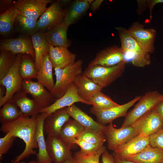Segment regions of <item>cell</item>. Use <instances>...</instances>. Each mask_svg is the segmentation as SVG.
Returning <instances> with one entry per match:
<instances>
[{
    "label": "cell",
    "mask_w": 163,
    "mask_h": 163,
    "mask_svg": "<svg viewBox=\"0 0 163 163\" xmlns=\"http://www.w3.org/2000/svg\"><path fill=\"white\" fill-rule=\"evenodd\" d=\"M37 124V116L30 117H22L14 122L2 124V132L10 133L16 138L22 139L25 144L22 152L10 163H18L30 155H37L34 149L38 148L35 138Z\"/></svg>",
    "instance_id": "cell-1"
},
{
    "label": "cell",
    "mask_w": 163,
    "mask_h": 163,
    "mask_svg": "<svg viewBox=\"0 0 163 163\" xmlns=\"http://www.w3.org/2000/svg\"><path fill=\"white\" fill-rule=\"evenodd\" d=\"M126 63L123 61L111 67L99 65L88 67L82 74L103 88L110 85L122 75Z\"/></svg>",
    "instance_id": "cell-2"
},
{
    "label": "cell",
    "mask_w": 163,
    "mask_h": 163,
    "mask_svg": "<svg viewBox=\"0 0 163 163\" xmlns=\"http://www.w3.org/2000/svg\"><path fill=\"white\" fill-rule=\"evenodd\" d=\"M82 60L80 59L64 68L54 69L56 81L51 92L56 99L62 96L76 78L82 74Z\"/></svg>",
    "instance_id": "cell-3"
},
{
    "label": "cell",
    "mask_w": 163,
    "mask_h": 163,
    "mask_svg": "<svg viewBox=\"0 0 163 163\" xmlns=\"http://www.w3.org/2000/svg\"><path fill=\"white\" fill-rule=\"evenodd\" d=\"M163 99V94L157 91H149L141 97L133 109L127 113L121 127L132 126L136 121L154 108Z\"/></svg>",
    "instance_id": "cell-4"
},
{
    "label": "cell",
    "mask_w": 163,
    "mask_h": 163,
    "mask_svg": "<svg viewBox=\"0 0 163 163\" xmlns=\"http://www.w3.org/2000/svg\"><path fill=\"white\" fill-rule=\"evenodd\" d=\"M22 54L17 55L15 62L6 75L0 79V85L4 87L6 94L0 107L7 101L12 99L14 94L21 90L23 79L20 72V67Z\"/></svg>",
    "instance_id": "cell-5"
},
{
    "label": "cell",
    "mask_w": 163,
    "mask_h": 163,
    "mask_svg": "<svg viewBox=\"0 0 163 163\" xmlns=\"http://www.w3.org/2000/svg\"><path fill=\"white\" fill-rule=\"evenodd\" d=\"M67 9L64 8L59 0L53 2L37 20L39 31L46 33L55 26L62 23Z\"/></svg>",
    "instance_id": "cell-6"
},
{
    "label": "cell",
    "mask_w": 163,
    "mask_h": 163,
    "mask_svg": "<svg viewBox=\"0 0 163 163\" xmlns=\"http://www.w3.org/2000/svg\"><path fill=\"white\" fill-rule=\"evenodd\" d=\"M103 133L108 149L113 151L138 135L132 126L117 129L113 126L112 122L106 126Z\"/></svg>",
    "instance_id": "cell-7"
},
{
    "label": "cell",
    "mask_w": 163,
    "mask_h": 163,
    "mask_svg": "<svg viewBox=\"0 0 163 163\" xmlns=\"http://www.w3.org/2000/svg\"><path fill=\"white\" fill-rule=\"evenodd\" d=\"M140 46L144 51L152 54L154 53V43L157 31L153 28L145 29L138 21L133 23L128 30Z\"/></svg>",
    "instance_id": "cell-8"
},
{
    "label": "cell",
    "mask_w": 163,
    "mask_h": 163,
    "mask_svg": "<svg viewBox=\"0 0 163 163\" xmlns=\"http://www.w3.org/2000/svg\"><path fill=\"white\" fill-rule=\"evenodd\" d=\"M45 87L38 82H34L31 79H24L21 90L26 94L31 95L34 99L43 108L50 106L56 100L51 92Z\"/></svg>",
    "instance_id": "cell-9"
},
{
    "label": "cell",
    "mask_w": 163,
    "mask_h": 163,
    "mask_svg": "<svg viewBox=\"0 0 163 163\" xmlns=\"http://www.w3.org/2000/svg\"><path fill=\"white\" fill-rule=\"evenodd\" d=\"M131 126L138 135L149 136L163 128V119L153 108Z\"/></svg>",
    "instance_id": "cell-10"
},
{
    "label": "cell",
    "mask_w": 163,
    "mask_h": 163,
    "mask_svg": "<svg viewBox=\"0 0 163 163\" xmlns=\"http://www.w3.org/2000/svg\"><path fill=\"white\" fill-rule=\"evenodd\" d=\"M141 96H137L133 99L123 104L102 110H98L93 107L91 108V113L96 117L97 122L105 125L112 122L119 117L126 116L128 109L138 101Z\"/></svg>",
    "instance_id": "cell-11"
},
{
    "label": "cell",
    "mask_w": 163,
    "mask_h": 163,
    "mask_svg": "<svg viewBox=\"0 0 163 163\" xmlns=\"http://www.w3.org/2000/svg\"><path fill=\"white\" fill-rule=\"evenodd\" d=\"M46 142L47 153L54 163H64L72 156L70 148L59 136H47Z\"/></svg>",
    "instance_id": "cell-12"
},
{
    "label": "cell",
    "mask_w": 163,
    "mask_h": 163,
    "mask_svg": "<svg viewBox=\"0 0 163 163\" xmlns=\"http://www.w3.org/2000/svg\"><path fill=\"white\" fill-rule=\"evenodd\" d=\"M150 145L149 136L139 135L133 138L113 151L119 158L126 160L142 152Z\"/></svg>",
    "instance_id": "cell-13"
},
{
    "label": "cell",
    "mask_w": 163,
    "mask_h": 163,
    "mask_svg": "<svg viewBox=\"0 0 163 163\" xmlns=\"http://www.w3.org/2000/svg\"><path fill=\"white\" fill-rule=\"evenodd\" d=\"M0 50H6L17 55L28 54L35 60V53L31 37L24 35L0 40Z\"/></svg>",
    "instance_id": "cell-14"
},
{
    "label": "cell",
    "mask_w": 163,
    "mask_h": 163,
    "mask_svg": "<svg viewBox=\"0 0 163 163\" xmlns=\"http://www.w3.org/2000/svg\"><path fill=\"white\" fill-rule=\"evenodd\" d=\"M123 61V54L121 47L114 45L104 48L96 54L89 63L88 67L95 65L111 67Z\"/></svg>",
    "instance_id": "cell-15"
},
{
    "label": "cell",
    "mask_w": 163,
    "mask_h": 163,
    "mask_svg": "<svg viewBox=\"0 0 163 163\" xmlns=\"http://www.w3.org/2000/svg\"><path fill=\"white\" fill-rule=\"evenodd\" d=\"M51 0H18L13 3L18 11L19 14L37 20L47 8Z\"/></svg>",
    "instance_id": "cell-16"
},
{
    "label": "cell",
    "mask_w": 163,
    "mask_h": 163,
    "mask_svg": "<svg viewBox=\"0 0 163 163\" xmlns=\"http://www.w3.org/2000/svg\"><path fill=\"white\" fill-rule=\"evenodd\" d=\"M78 102L87 105H91L90 102L84 100L79 96L77 87L73 83L62 96L56 99L55 102L50 106L42 109L40 113H45L47 117L57 110L67 107Z\"/></svg>",
    "instance_id": "cell-17"
},
{
    "label": "cell",
    "mask_w": 163,
    "mask_h": 163,
    "mask_svg": "<svg viewBox=\"0 0 163 163\" xmlns=\"http://www.w3.org/2000/svg\"><path fill=\"white\" fill-rule=\"evenodd\" d=\"M66 107L57 110L45 118L43 123L44 134L47 136H58L65 123L70 119Z\"/></svg>",
    "instance_id": "cell-18"
},
{
    "label": "cell",
    "mask_w": 163,
    "mask_h": 163,
    "mask_svg": "<svg viewBox=\"0 0 163 163\" xmlns=\"http://www.w3.org/2000/svg\"><path fill=\"white\" fill-rule=\"evenodd\" d=\"M49 56L53 68H63L75 62L76 55L67 48L54 47L49 45Z\"/></svg>",
    "instance_id": "cell-19"
},
{
    "label": "cell",
    "mask_w": 163,
    "mask_h": 163,
    "mask_svg": "<svg viewBox=\"0 0 163 163\" xmlns=\"http://www.w3.org/2000/svg\"><path fill=\"white\" fill-rule=\"evenodd\" d=\"M12 100L20 109L23 117L37 116L42 108L35 100L28 97L26 94L22 90L14 94Z\"/></svg>",
    "instance_id": "cell-20"
},
{
    "label": "cell",
    "mask_w": 163,
    "mask_h": 163,
    "mask_svg": "<svg viewBox=\"0 0 163 163\" xmlns=\"http://www.w3.org/2000/svg\"><path fill=\"white\" fill-rule=\"evenodd\" d=\"M69 27L63 22L45 33L46 40L49 45L54 47L68 48L72 41L67 37Z\"/></svg>",
    "instance_id": "cell-21"
},
{
    "label": "cell",
    "mask_w": 163,
    "mask_h": 163,
    "mask_svg": "<svg viewBox=\"0 0 163 163\" xmlns=\"http://www.w3.org/2000/svg\"><path fill=\"white\" fill-rule=\"evenodd\" d=\"M93 0H76L73 1L67 8L63 22L69 27L76 23L90 7Z\"/></svg>",
    "instance_id": "cell-22"
},
{
    "label": "cell",
    "mask_w": 163,
    "mask_h": 163,
    "mask_svg": "<svg viewBox=\"0 0 163 163\" xmlns=\"http://www.w3.org/2000/svg\"><path fill=\"white\" fill-rule=\"evenodd\" d=\"M67 111L70 115L85 128L103 132L106 126L96 121L74 104L66 107Z\"/></svg>",
    "instance_id": "cell-23"
},
{
    "label": "cell",
    "mask_w": 163,
    "mask_h": 163,
    "mask_svg": "<svg viewBox=\"0 0 163 163\" xmlns=\"http://www.w3.org/2000/svg\"><path fill=\"white\" fill-rule=\"evenodd\" d=\"M46 117V115L44 113H40L37 116V124L35 138L39 151L36 155V161L40 163H52L53 162L46 151V142L44 135L43 123Z\"/></svg>",
    "instance_id": "cell-24"
},
{
    "label": "cell",
    "mask_w": 163,
    "mask_h": 163,
    "mask_svg": "<svg viewBox=\"0 0 163 163\" xmlns=\"http://www.w3.org/2000/svg\"><path fill=\"white\" fill-rule=\"evenodd\" d=\"M84 128L76 121L70 119L64 125L58 136L72 149L77 145L74 141Z\"/></svg>",
    "instance_id": "cell-25"
},
{
    "label": "cell",
    "mask_w": 163,
    "mask_h": 163,
    "mask_svg": "<svg viewBox=\"0 0 163 163\" xmlns=\"http://www.w3.org/2000/svg\"><path fill=\"white\" fill-rule=\"evenodd\" d=\"M73 83L77 87L79 96L88 101L93 94L103 88L83 74L77 76Z\"/></svg>",
    "instance_id": "cell-26"
},
{
    "label": "cell",
    "mask_w": 163,
    "mask_h": 163,
    "mask_svg": "<svg viewBox=\"0 0 163 163\" xmlns=\"http://www.w3.org/2000/svg\"><path fill=\"white\" fill-rule=\"evenodd\" d=\"M49 53H46L43 56L36 78L38 82L51 92L54 86L55 83L53 77V67L49 59Z\"/></svg>",
    "instance_id": "cell-27"
},
{
    "label": "cell",
    "mask_w": 163,
    "mask_h": 163,
    "mask_svg": "<svg viewBox=\"0 0 163 163\" xmlns=\"http://www.w3.org/2000/svg\"><path fill=\"white\" fill-rule=\"evenodd\" d=\"M31 37L35 53V63L38 71L44 55L49 52V44L46 40L45 33L38 31Z\"/></svg>",
    "instance_id": "cell-28"
},
{
    "label": "cell",
    "mask_w": 163,
    "mask_h": 163,
    "mask_svg": "<svg viewBox=\"0 0 163 163\" xmlns=\"http://www.w3.org/2000/svg\"><path fill=\"white\" fill-rule=\"evenodd\" d=\"M126 160L138 163H163V150L150 145L142 152Z\"/></svg>",
    "instance_id": "cell-29"
},
{
    "label": "cell",
    "mask_w": 163,
    "mask_h": 163,
    "mask_svg": "<svg viewBox=\"0 0 163 163\" xmlns=\"http://www.w3.org/2000/svg\"><path fill=\"white\" fill-rule=\"evenodd\" d=\"M19 14L18 10L13 4L0 15V34L8 36L12 32L16 18Z\"/></svg>",
    "instance_id": "cell-30"
},
{
    "label": "cell",
    "mask_w": 163,
    "mask_h": 163,
    "mask_svg": "<svg viewBox=\"0 0 163 163\" xmlns=\"http://www.w3.org/2000/svg\"><path fill=\"white\" fill-rule=\"evenodd\" d=\"M0 110V122L2 124L14 122L23 117L18 107L12 99L5 102Z\"/></svg>",
    "instance_id": "cell-31"
},
{
    "label": "cell",
    "mask_w": 163,
    "mask_h": 163,
    "mask_svg": "<svg viewBox=\"0 0 163 163\" xmlns=\"http://www.w3.org/2000/svg\"><path fill=\"white\" fill-rule=\"evenodd\" d=\"M37 20L18 14L16 18L14 25L18 32L24 35L31 37L39 31Z\"/></svg>",
    "instance_id": "cell-32"
},
{
    "label": "cell",
    "mask_w": 163,
    "mask_h": 163,
    "mask_svg": "<svg viewBox=\"0 0 163 163\" xmlns=\"http://www.w3.org/2000/svg\"><path fill=\"white\" fill-rule=\"evenodd\" d=\"M115 29L118 34L122 50L147 52L140 46L128 30L122 27H117Z\"/></svg>",
    "instance_id": "cell-33"
},
{
    "label": "cell",
    "mask_w": 163,
    "mask_h": 163,
    "mask_svg": "<svg viewBox=\"0 0 163 163\" xmlns=\"http://www.w3.org/2000/svg\"><path fill=\"white\" fill-rule=\"evenodd\" d=\"M122 50L123 54V61L126 63L130 62L135 67L141 68L151 63L150 53H149Z\"/></svg>",
    "instance_id": "cell-34"
},
{
    "label": "cell",
    "mask_w": 163,
    "mask_h": 163,
    "mask_svg": "<svg viewBox=\"0 0 163 163\" xmlns=\"http://www.w3.org/2000/svg\"><path fill=\"white\" fill-rule=\"evenodd\" d=\"M20 72L23 80L37 78L38 71L35 60L30 55L22 54L20 63Z\"/></svg>",
    "instance_id": "cell-35"
},
{
    "label": "cell",
    "mask_w": 163,
    "mask_h": 163,
    "mask_svg": "<svg viewBox=\"0 0 163 163\" xmlns=\"http://www.w3.org/2000/svg\"><path fill=\"white\" fill-rule=\"evenodd\" d=\"M88 101L93 105V108L98 110L108 109L119 105L101 91H97L93 94Z\"/></svg>",
    "instance_id": "cell-36"
},
{
    "label": "cell",
    "mask_w": 163,
    "mask_h": 163,
    "mask_svg": "<svg viewBox=\"0 0 163 163\" xmlns=\"http://www.w3.org/2000/svg\"><path fill=\"white\" fill-rule=\"evenodd\" d=\"M76 139L91 144L101 145H103L106 141L103 132L97 131L87 128H84Z\"/></svg>",
    "instance_id": "cell-37"
},
{
    "label": "cell",
    "mask_w": 163,
    "mask_h": 163,
    "mask_svg": "<svg viewBox=\"0 0 163 163\" xmlns=\"http://www.w3.org/2000/svg\"><path fill=\"white\" fill-rule=\"evenodd\" d=\"M17 55L6 50L0 51V79L8 73L14 64Z\"/></svg>",
    "instance_id": "cell-38"
},
{
    "label": "cell",
    "mask_w": 163,
    "mask_h": 163,
    "mask_svg": "<svg viewBox=\"0 0 163 163\" xmlns=\"http://www.w3.org/2000/svg\"><path fill=\"white\" fill-rule=\"evenodd\" d=\"M106 150L104 146L98 152L92 153L85 154L79 151L74 154L73 157L77 163H99L101 156Z\"/></svg>",
    "instance_id": "cell-39"
},
{
    "label": "cell",
    "mask_w": 163,
    "mask_h": 163,
    "mask_svg": "<svg viewBox=\"0 0 163 163\" xmlns=\"http://www.w3.org/2000/svg\"><path fill=\"white\" fill-rule=\"evenodd\" d=\"M16 137L9 132L6 133L5 136L0 138V157L7 153L11 148Z\"/></svg>",
    "instance_id": "cell-40"
},
{
    "label": "cell",
    "mask_w": 163,
    "mask_h": 163,
    "mask_svg": "<svg viewBox=\"0 0 163 163\" xmlns=\"http://www.w3.org/2000/svg\"><path fill=\"white\" fill-rule=\"evenodd\" d=\"M74 143L79 146L80 151L85 154H90L96 152L101 149L104 145L89 143L82 140L75 139Z\"/></svg>",
    "instance_id": "cell-41"
},
{
    "label": "cell",
    "mask_w": 163,
    "mask_h": 163,
    "mask_svg": "<svg viewBox=\"0 0 163 163\" xmlns=\"http://www.w3.org/2000/svg\"><path fill=\"white\" fill-rule=\"evenodd\" d=\"M149 137L151 146L163 150V128Z\"/></svg>",
    "instance_id": "cell-42"
},
{
    "label": "cell",
    "mask_w": 163,
    "mask_h": 163,
    "mask_svg": "<svg viewBox=\"0 0 163 163\" xmlns=\"http://www.w3.org/2000/svg\"><path fill=\"white\" fill-rule=\"evenodd\" d=\"M12 0H0V14L4 12L10 8L13 5Z\"/></svg>",
    "instance_id": "cell-43"
},
{
    "label": "cell",
    "mask_w": 163,
    "mask_h": 163,
    "mask_svg": "<svg viewBox=\"0 0 163 163\" xmlns=\"http://www.w3.org/2000/svg\"><path fill=\"white\" fill-rule=\"evenodd\" d=\"M146 1L147 7L149 10V19L151 21L152 18V12L154 7L158 4L163 3V0H146Z\"/></svg>",
    "instance_id": "cell-44"
},
{
    "label": "cell",
    "mask_w": 163,
    "mask_h": 163,
    "mask_svg": "<svg viewBox=\"0 0 163 163\" xmlns=\"http://www.w3.org/2000/svg\"><path fill=\"white\" fill-rule=\"evenodd\" d=\"M101 163H115L113 155L106 150L102 155Z\"/></svg>",
    "instance_id": "cell-45"
},
{
    "label": "cell",
    "mask_w": 163,
    "mask_h": 163,
    "mask_svg": "<svg viewBox=\"0 0 163 163\" xmlns=\"http://www.w3.org/2000/svg\"><path fill=\"white\" fill-rule=\"evenodd\" d=\"M104 1L103 0H94L90 4V8L91 11L95 13L97 10L98 9L102 3Z\"/></svg>",
    "instance_id": "cell-46"
},
{
    "label": "cell",
    "mask_w": 163,
    "mask_h": 163,
    "mask_svg": "<svg viewBox=\"0 0 163 163\" xmlns=\"http://www.w3.org/2000/svg\"><path fill=\"white\" fill-rule=\"evenodd\" d=\"M154 109L163 119V99L155 107Z\"/></svg>",
    "instance_id": "cell-47"
},
{
    "label": "cell",
    "mask_w": 163,
    "mask_h": 163,
    "mask_svg": "<svg viewBox=\"0 0 163 163\" xmlns=\"http://www.w3.org/2000/svg\"><path fill=\"white\" fill-rule=\"evenodd\" d=\"M137 2L138 4V11L142 12L147 7L146 1V0H137Z\"/></svg>",
    "instance_id": "cell-48"
},
{
    "label": "cell",
    "mask_w": 163,
    "mask_h": 163,
    "mask_svg": "<svg viewBox=\"0 0 163 163\" xmlns=\"http://www.w3.org/2000/svg\"><path fill=\"white\" fill-rule=\"evenodd\" d=\"M114 160L115 163H138L135 162L121 159L118 158L114 154H113Z\"/></svg>",
    "instance_id": "cell-49"
},
{
    "label": "cell",
    "mask_w": 163,
    "mask_h": 163,
    "mask_svg": "<svg viewBox=\"0 0 163 163\" xmlns=\"http://www.w3.org/2000/svg\"><path fill=\"white\" fill-rule=\"evenodd\" d=\"M6 90L5 88L2 85L0 86V104H1L5 97Z\"/></svg>",
    "instance_id": "cell-50"
},
{
    "label": "cell",
    "mask_w": 163,
    "mask_h": 163,
    "mask_svg": "<svg viewBox=\"0 0 163 163\" xmlns=\"http://www.w3.org/2000/svg\"><path fill=\"white\" fill-rule=\"evenodd\" d=\"M59 1L61 5L63 7L68 6L71 3V1L69 0H61Z\"/></svg>",
    "instance_id": "cell-51"
},
{
    "label": "cell",
    "mask_w": 163,
    "mask_h": 163,
    "mask_svg": "<svg viewBox=\"0 0 163 163\" xmlns=\"http://www.w3.org/2000/svg\"><path fill=\"white\" fill-rule=\"evenodd\" d=\"M64 163H77L74 158L73 156L66 160Z\"/></svg>",
    "instance_id": "cell-52"
},
{
    "label": "cell",
    "mask_w": 163,
    "mask_h": 163,
    "mask_svg": "<svg viewBox=\"0 0 163 163\" xmlns=\"http://www.w3.org/2000/svg\"><path fill=\"white\" fill-rule=\"evenodd\" d=\"M28 163H40L37 162L36 161L32 160L30 161Z\"/></svg>",
    "instance_id": "cell-53"
},
{
    "label": "cell",
    "mask_w": 163,
    "mask_h": 163,
    "mask_svg": "<svg viewBox=\"0 0 163 163\" xmlns=\"http://www.w3.org/2000/svg\"><path fill=\"white\" fill-rule=\"evenodd\" d=\"M18 163H25V162L24 161H21Z\"/></svg>",
    "instance_id": "cell-54"
}]
</instances>
